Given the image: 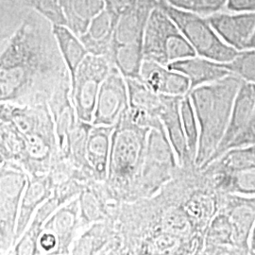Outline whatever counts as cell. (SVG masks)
<instances>
[{
    "instance_id": "6da1fadb",
    "label": "cell",
    "mask_w": 255,
    "mask_h": 255,
    "mask_svg": "<svg viewBox=\"0 0 255 255\" xmlns=\"http://www.w3.org/2000/svg\"><path fill=\"white\" fill-rule=\"evenodd\" d=\"M70 74L59 49L53 24L30 9L0 52V103L48 104Z\"/></svg>"
},
{
    "instance_id": "7a4b0ae2",
    "label": "cell",
    "mask_w": 255,
    "mask_h": 255,
    "mask_svg": "<svg viewBox=\"0 0 255 255\" xmlns=\"http://www.w3.org/2000/svg\"><path fill=\"white\" fill-rule=\"evenodd\" d=\"M243 80L235 74L201 85L188 93L200 137L195 164L203 168L217 150L228 128L234 102Z\"/></svg>"
},
{
    "instance_id": "3957f363",
    "label": "cell",
    "mask_w": 255,
    "mask_h": 255,
    "mask_svg": "<svg viewBox=\"0 0 255 255\" xmlns=\"http://www.w3.org/2000/svg\"><path fill=\"white\" fill-rule=\"evenodd\" d=\"M8 106L10 118L26 142V154L21 166L29 176L48 173L62 158L48 104Z\"/></svg>"
},
{
    "instance_id": "277c9868",
    "label": "cell",
    "mask_w": 255,
    "mask_h": 255,
    "mask_svg": "<svg viewBox=\"0 0 255 255\" xmlns=\"http://www.w3.org/2000/svg\"><path fill=\"white\" fill-rule=\"evenodd\" d=\"M149 130L134 124L128 111L115 125L105 181L112 189L123 190L143 169Z\"/></svg>"
},
{
    "instance_id": "5b68a950",
    "label": "cell",
    "mask_w": 255,
    "mask_h": 255,
    "mask_svg": "<svg viewBox=\"0 0 255 255\" xmlns=\"http://www.w3.org/2000/svg\"><path fill=\"white\" fill-rule=\"evenodd\" d=\"M157 5L173 20L196 54L217 63L226 64L240 53L220 38L206 16L175 8L164 0H159Z\"/></svg>"
},
{
    "instance_id": "8992f818",
    "label": "cell",
    "mask_w": 255,
    "mask_h": 255,
    "mask_svg": "<svg viewBox=\"0 0 255 255\" xmlns=\"http://www.w3.org/2000/svg\"><path fill=\"white\" fill-rule=\"evenodd\" d=\"M196 52L179 27L158 5L151 10L144 33V60L167 66L195 56Z\"/></svg>"
},
{
    "instance_id": "52a82bcc",
    "label": "cell",
    "mask_w": 255,
    "mask_h": 255,
    "mask_svg": "<svg viewBox=\"0 0 255 255\" xmlns=\"http://www.w3.org/2000/svg\"><path fill=\"white\" fill-rule=\"evenodd\" d=\"M29 175L12 161L0 164V236L8 255L14 244L19 210Z\"/></svg>"
},
{
    "instance_id": "ba28073f",
    "label": "cell",
    "mask_w": 255,
    "mask_h": 255,
    "mask_svg": "<svg viewBox=\"0 0 255 255\" xmlns=\"http://www.w3.org/2000/svg\"><path fill=\"white\" fill-rule=\"evenodd\" d=\"M113 66L104 56L88 54L78 67L71 84V98L79 120L92 123L101 84Z\"/></svg>"
},
{
    "instance_id": "9c48e42d",
    "label": "cell",
    "mask_w": 255,
    "mask_h": 255,
    "mask_svg": "<svg viewBox=\"0 0 255 255\" xmlns=\"http://www.w3.org/2000/svg\"><path fill=\"white\" fill-rule=\"evenodd\" d=\"M129 108L127 82L119 69L113 66L101 84L92 124L115 126Z\"/></svg>"
},
{
    "instance_id": "30bf717a",
    "label": "cell",
    "mask_w": 255,
    "mask_h": 255,
    "mask_svg": "<svg viewBox=\"0 0 255 255\" xmlns=\"http://www.w3.org/2000/svg\"><path fill=\"white\" fill-rule=\"evenodd\" d=\"M71 82H65L48 102L60 154L67 161L70 157V137L79 120L71 98Z\"/></svg>"
},
{
    "instance_id": "8fae6325",
    "label": "cell",
    "mask_w": 255,
    "mask_h": 255,
    "mask_svg": "<svg viewBox=\"0 0 255 255\" xmlns=\"http://www.w3.org/2000/svg\"><path fill=\"white\" fill-rule=\"evenodd\" d=\"M220 38L229 46L243 51L255 30V12H232L222 10L206 16Z\"/></svg>"
},
{
    "instance_id": "7c38bea8",
    "label": "cell",
    "mask_w": 255,
    "mask_h": 255,
    "mask_svg": "<svg viewBox=\"0 0 255 255\" xmlns=\"http://www.w3.org/2000/svg\"><path fill=\"white\" fill-rule=\"evenodd\" d=\"M255 110V84L243 81L237 92L232 110L228 128L215 153L211 156L203 168L208 167L223 153L228 146L247 127Z\"/></svg>"
},
{
    "instance_id": "4fadbf2b",
    "label": "cell",
    "mask_w": 255,
    "mask_h": 255,
    "mask_svg": "<svg viewBox=\"0 0 255 255\" xmlns=\"http://www.w3.org/2000/svg\"><path fill=\"white\" fill-rule=\"evenodd\" d=\"M54 235L58 240V255H71L78 233L82 230L79 198L65 203L46 220L43 226Z\"/></svg>"
},
{
    "instance_id": "5bb4252c",
    "label": "cell",
    "mask_w": 255,
    "mask_h": 255,
    "mask_svg": "<svg viewBox=\"0 0 255 255\" xmlns=\"http://www.w3.org/2000/svg\"><path fill=\"white\" fill-rule=\"evenodd\" d=\"M234 229L235 247L250 254V237L255 222V196L231 194L224 208Z\"/></svg>"
},
{
    "instance_id": "9a60e30c",
    "label": "cell",
    "mask_w": 255,
    "mask_h": 255,
    "mask_svg": "<svg viewBox=\"0 0 255 255\" xmlns=\"http://www.w3.org/2000/svg\"><path fill=\"white\" fill-rule=\"evenodd\" d=\"M140 80L157 95L185 96L190 91V81L185 75L153 61L144 60Z\"/></svg>"
},
{
    "instance_id": "2e32d148",
    "label": "cell",
    "mask_w": 255,
    "mask_h": 255,
    "mask_svg": "<svg viewBox=\"0 0 255 255\" xmlns=\"http://www.w3.org/2000/svg\"><path fill=\"white\" fill-rule=\"evenodd\" d=\"M52 190L53 187L48 174L29 176L19 210L14 244L34 218L37 210L51 196Z\"/></svg>"
},
{
    "instance_id": "e0dca14e",
    "label": "cell",
    "mask_w": 255,
    "mask_h": 255,
    "mask_svg": "<svg viewBox=\"0 0 255 255\" xmlns=\"http://www.w3.org/2000/svg\"><path fill=\"white\" fill-rule=\"evenodd\" d=\"M160 97L163 106L159 114V119L164 126L166 136L173 148L178 163L183 164L187 159L190 160L180 112V103L183 96L160 95Z\"/></svg>"
},
{
    "instance_id": "ac0fdd59",
    "label": "cell",
    "mask_w": 255,
    "mask_h": 255,
    "mask_svg": "<svg viewBox=\"0 0 255 255\" xmlns=\"http://www.w3.org/2000/svg\"><path fill=\"white\" fill-rule=\"evenodd\" d=\"M118 21L119 18L106 9L92 20L85 33L80 37L89 54L104 56L109 60Z\"/></svg>"
},
{
    "instance_id": "d6986e66",
    "label": "cell",
    "mask_w": 255,
    "mask_h": 255,
    "mask_svg": "<svg viewBox=\"0 0 255 255\" xmlns=\"http://www.w3.org/2000/svg\"><path fill=\"white\" fill-rule=\"evenodd\" d=\"M115 126L92 127L87 145L86 158L93 177L98 182H105L108 175L112 134Z\"/></svg>"
},
{
    "instance_id": "ffe728a7",
    "label": "cell",
    "mask_w": 255,
    "mask_h": 255,
    "mask_svg": "<svg viewBox=\"0 0 255 255\" xmlns=\"http://www.w3.org/2000/svg\"><path fill=\"white\" fill-rule=\"evenodd\" d=\"M178 163L173 148L166 136L164 126L157 129L151 128L147 135L143 175L154 172H168Z\"/></svg>"
},
{
    "instance_id": "44dd1931",
    "label": "cell",
    "mask_w": 255,
    "mask_h": 255,
    "mask_svg": "<svg viewBox=\"0 0 255 255\" xmlns=\"http://www.w3.org/2000/svg\"><path fill=\"white\" fill-rule=\"evenodd\" d=\"M167 67L181 72L189 79L190 91L196 87L217 82L232 74L220 63L211 61L199 55L174 62L168 64Z\"/></svg>"
},
{
    "instance_id": "7402d4cb",
    "label": "cell",
    "mask_w": 255,
    "mask_h": 255,
    "mask_svg": "<svg viewBox=\"0 0 255 255\" xmlns=\"http://www.w3.org/2000/svg\"><path fill=\"white\" fill-rule=\"evenodd\" d=\"M154 8L137 3L133 9L122 14L116 26L113 46L144 42L146 21Z\"/></svg>"
},
{
    "instance_id": "603a6c76",
    "label": "cell",
    "mask_w": 255,
    "mask_h": 255,
    "mask_svg": "<svg viewBox=\"0 0 255 255\" xmlns=\"http://www.w3.org/2000/svg\"><path fill=\"white\" fill-rule=\"evenodd\" d=\"M65 26L77 36L85 33L92 20L105 9L104 0H59Z\"/></svg>"
},
{
    "instance_id": "cb8c5ba5",
    "label": "cell",
    "mask_w": 255,
    "mask_h": 255,
    "mask_svg": "<svg viewBox=\"0 0 255 255\" xmlns=\"http://www.w3.org/2000/svg\"><path fill=\"white\" fill-rule=\"evenodd\" d=\"M53 33L64 63L70 74L72 84L78 67L89 53L82 44L81 38L77 36L66 26L53 25Z\"/></svg>"
},
{
    "instance_id": "d4e9b609",
    "label": "cell",
    "mask_w": 255,
    "mask_h": 255,
    "mask_svg": "<svg viewBox=\"0 0 255 255\" xmlns=\"http://www.w3.org/2000/svg\"><path fill=\"white\" fill-rule=\"evenodd\" d=\"M128 92L129 110L153 119H159L163 102L160 95L151 91L139 79L125 78Z\"/></svg>"
},
{
    "instance_id": "484cf974",
    "label": "cell",
    "mask_w": 255,
    "mask_h": 255,
    "mask_svg": "<svg viewBox=\"0 0 255 255\" xmlns=\"http://www.w3.org/2000/svg\"><path fill=\"white\" fill-rule=\"evenodd\" d=\"M113 239V230L106 220L92 223L74 242L71 255L102 254Z\"/></svg>"
},
{
    "instance_id": "4316f807",
    "label": "cell",
    "mask_w": 255,
    "mask_h": 255,
    "mask_svg": "<svg viewBox=\"0 0 255 255\" xmlns=\"http://www.w3.org/2000/svg\"><path fill=\"white\" fill-rule=\"evenodd\" d=\"M28 10L23 0H0V52L20 27Z\"/></svg>"
},
{
    "instance_id": "83f0119b",
    "label": "cell",
    "mask_w": 255,
    "mask_h": 255,
    "mask_svg": "<svg viewBox=\"0 0 255 255\" xmlns=\"http://www.w3.org/2000/svg\"><path fill=\"white\" fill-rule=\"evenodd\" d=\"M213 163L218 165V172L225 173L255 168V145L231 148Z\"/></svg>"
},
{
    "instance_id": "f1b7e54d",
    "label": "cell",
    "mask_w": 255,
    "mask_h": 255,
    "mask_svg": "<svg viewBox=\"0 0 255 255\" xmlns=\"http://www.w3.org/2000/svg\"><path fill=\"white\" fill-rule=\"evenodd\" d=\"M218 173V185L228 194L255 196V168Z\"/></svg>"
},
{
    "instance_id": "f546056e",
    "label": "cell",
    "mask_w": 255,
    "mask_h": 255,
    "mask_svg": "<svg viewBox=\"0 0 255 255\" xmlns=\"http://www.w3.org/2000/svg\"><path fill=\"white\" fill-rule=\"evenodd\" d=\"M180 112L182 118V128L187 142L189 156L192 162L195 163V159L198 151L200 128L195 111L192 105L189 95L183 96L180 103Z\"/></svg>"
},
{
    "instance_id": "4dcf8cb0",
    "label": "cell",
    "mask_w": 255,
    "mask_h": 255,
    "mask_svg": "<svg viewBox=\"0 0 255 255\" xmlns=\"http://www.w3.org/2000/svg\"><path fill=\"white\" fill-rule=\"evenodd\" d=\"M205 243L206 246L210 248L232 247L237 249L234 243L233 225L228 215L224 211L213 219L207 233Z\"/></svg>"
},
{
    "instance_id": "1f68e13d",
    "label": "cell",
    "mask_w": 255,
    "mask_h": 255,
    "mask_svg": "<svg viewBox=\"0 0 255 255\" xmlns=\"http://www.w3.org/2000/svg\"><path fill=\"white\" fill-rule=\"evenodd\" d=\"M43 224L32 219L23 235L9 251V255H40L38 240L43 230Z\"/></svg>"
},
{
    "instance_id": "d6a6232c",
    "label": "cell",
    "mask_w": 255,
    "mask_h": 255,
    "mask_svg": "<svg viewBox=\"0 0 255 255\" xmlns=\"http://www.w3.org/2000/svg\"><path fill=\"white\" fill-rule=\"evenodd\" d=\"M221 65L243 81L255 84V49L254 48L240 51L233 61Z\"/></svg>"
},
{
    "instance_id": "836d02e7",
    "label": "cell",
    "mask_w": 255,
    "mask_h": 255,
    "mask_svg": "<svg viewBox=\"0 0 255 255\" xmlns=\"http://www.w3.org/2000/svg\"><path fill=\"white\" fill-rule=\"evenodd\" d=\"M175 8L208 16L225 10L228 0H164Z\"/></svg>"
},
{
    "instance_id": "e575fe53",
    "label": "cell",
    "mask_w": 255,
    "mask_h": 255,
    "mask_svg": "<svg viewBox=\"0 0 255 255\" xmlns=\"http://www.w3.org/2000/svg\"><path fill=\"white\" fill-rule=\"evenodd\" d=\"M29 9L35 10L39 14L51 22L53 25H64L63 10L59 0H24Z\"/></svg>"
},
{
    "instance_id": "d590c367",
    "label": "cell",
    "mask_w": 255,
    "mask_h": 255,
    "mask_svg": "<svg viewBox=\"0 0 255 255\" xmlns=\"http://www.w3.org/2000/svg\"><path fill=\"white\" fill-rule=\"evenodd\" d=\"M253 145H255V110L245 129L238 136L235 138V140L229 145L227 150L235 147Z\"/></svg>"
},
{
    "instance_id": "8d00e7d4",
    "label": "cell",
    "mask_w": 255,
    "mask_h": 255,
    "mask_svg": "<svg viewBox=\"0 0 255 255\" xmlns=\"http://www.w3.org/2000/svg\"><path fill=\"white\" fill-rule=\"evenodd\" d=\"M104 2L105 9L118 18L137 5V0H104Z\"/></svg>"
},
{
    "instance_id": "74e56055",
    "label": "cell",
    "mask_w": 255,
    "mask_h": 255,
    "mask_svg": "<svg viewBox=\"0 0 255 255\" xmlns=\"http://www.w3.org/2000/svg\"><path fill=\"white\" fill-rule=\"evenodd\" d=\"M225 9L232 12H255V0H228Z\"/></svg>"
},
{
    "instance_id": "f35d334b",
    "label": "cell",
    "mask_w": 255,
    "mask_h": 255,
    "mask_svg": "<svg viewBox=\"0 0 255 255\" xmlns=\"http://www.w3.org/2000/svg\"><path fill=\"white\" fill-rule=\"evenodd\" d=\"M210 201L205 200V201H194L191 203H189V205L187 206L189 213L192 216H194L195 218H206L207 216H209L210 212L212 210V203L208 204L204 207L205 204H207Z\"/></svg>"
},
{
    "instance_id": "ab89813d",
    "label": "cell",
    "mask_w": 255,
    "mask_h": 255,
    "mask_svg": "<svg viewBox=\"0 0 255 255\" xmlns=\"http://www.w3.org/2000/svg\"><path fill=\"white\" fill-rule=\"evenodd\" d=\"M250 254L255 255V222L250 237Z\"/></svg>"
},
{
    "instance_id": "60d3db41",
    "label": "cell",
    "mask_w": 255,
    "mask_h": 255,
    "mask_svg": "<svg viewBox=\"0 0 255 255\" xmlns=\"http://www.w3.org/2000/svg\"><path fill=\"white\" fill-rule=\"evenodd\" d=\"M8 248L5 245L2 237L0 236V255H8Z\"/></svg>"
},
{
    "instance_id": "b9f144b4",
    "label": "cell",
    "mask_w": 255,
    "mask_h": 255,
    "mask_svg": "<svg viewBox=\"0 0 255 255\" xmlns=\"http://www.w3.org/2000/svg\"><path fill=\"white\" fill-rule=\"evenodd\" d=\"M251 48L255 49V30L254 35H253L252 39H251V42H250V44H249V49H251Z\"/></svg>"
},
{
    "instance_id": "7bdbcfd3",
    "label": "cell",
    "mask_w": 255,
    "mask_h": 255,
    "mask_svg": "<svg viewBox=\"0 0 255 255\" xmlns=\"http://www.w3.org/2000/svg\"><path fill=\"white\" fill-rule=\"evenodd\" d=\"M1 163H2V162H1V157H0V164H1Z\"/></svg>"
}]
</instances>
